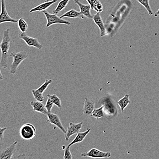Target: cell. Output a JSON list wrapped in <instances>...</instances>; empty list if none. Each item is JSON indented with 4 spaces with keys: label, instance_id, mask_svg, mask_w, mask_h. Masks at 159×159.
<instances>
[{
    "label": "cell",
    "instance_id": "7c38bea8",
    "mask_svg": "<svg viewBox=\"0 0 159 159\" xmlns=\"http://www.w3.org/2000/svg\"><path fill=\"white\" fill-rule=\"evenodd\" d=\"M95 109V102L87 97L85 98L82 113L84 117L91 116L93 110Z\"/></svg>",
    "mask_w": 159,
    "mask_h": 159
},
{
    "label": "cell",
    "instance_id": "277c9868",
    "mask_svg": "<svg viewBox=\"0 0 159 159\" xmlns=\"http://www.w3.org/2000/svg\"><path fill=\"white\" fill-rule=\"evenodd\" d=\"M18 142L15 141L11 145L0 144V159H11L16 151V146Z\"/></svg>",
    "mask_w": 159,
    "mask_h": 159
},
{
    "label": "cell",
    "instance_id": "e0dca14e",
    "mask_svg": "<svg viewBox=\"0 0 159 159\" xmlns=\"http://www.w3.org/2000/svg\"><path fill=\"white\" fill-rule=\"evenodd\" d=\"M61 18L64 17H70L72 18H80L81 19L84 18V16L83 14L80 12H78L75 9H71L69 11L67 12L66 13L63 14L61 17Z\"/></svg>",
    "mask_w": 159,
    "mask_h": 159
},
{
    "label": "cell",
    "instance_id": "9a60e30c",
    "mask_svg": "<svg viewBox=\"0 0 159 159\" xmlns=\"http://www.w3.org/2000/svg\"><path fill=\"white\" fill-rule=\"evenodd\" d=\"M30 104L34 111H36L44 115H47L48 111L45 108V105H44L41 102L37 101H32Z\"/></svg>",
    "mask_w": 159,
    "mask_h": 159
},
{
    "label": "cell",
    "instance_id": "3957f363",
    "mask_svg": "<svg viewBox=\"0 0 159 159\" xmlns=\"http://www.w3.org/2000/svg\"><path fill=\"white\" fill-rule=\"evenodd\" d=\"M19 133L24 140H31L36 136V129L34 125L28 123L24 124L20 128Z\"/></svg>",
    "mask_w": 159,
    "mask_h": 159
},
{
    "label": "cell",
    "instance_id": "7a4b0ae2",
    "mask_svg": "<svg viewBox=\"0 0 159 159\" xmlns=\"http://www.w3.org/2000/svg\"><path fill=\"white\" fill-rule=\"evenodd\" d=\"M29 54L25 50L17 52H11L10 54V57L13 58V62L11 64L10 73L15 74L17 71V68L22 63V62L28 58Z\"/></svg>",
    "mask_w": 159,
    "mask_h": 159
},
{
    "label": "cell",
    "instance_id": "9c48e42d",
    "mask_svg": "<svg viewBox=\"0 0 159 159\" xmlns=\"http://www.w3.org/2000/svg\"><path fill=\"white\" fill-rule=\"evenodd\" d=\"M83 123H78V124H74L73 123H70L69 125L68 126L66 132L65 133V140L67 141L69 140L71 136L76 134L79 132L80 129L82 128Z\"/></svg>",
    "mask_w": 159,
    "mask_h": 159
},
{
    "label": "cell",
    "instance_id": "4fadbf2b",
    "mask_svg": "<svg viewBox=\"0 0 159 159\" xmlns=\"http://www.w3.org/2000/svg\"><path fill=\"white\" fill-rule=\"evenodd\" d=\"M75 3L78 6L80 10V12L83 14L84 17L87 18L93 19V16L91 12V7L90 5H86L82 4L79 0H73Z\"/></svg>",
    "mask_w": 159,
    "mask_h": 159
},
{
    "label": "cell",
    "instance_id": "4316f807",
    "mask_svg": "<svg viewBox=\"0 0 159 159\" xmlns=\"http://www.w3.org/2000/svg\"><path fill=\"white\" fill-rule=\"evenodd\" d=\"M93 10L97 12H100V13L103 12V6L100 1H98L96 3L95 5L94 6Z\"/></svg>",
    "mask_w": 159,
    "mask_h": 159
},
{
    "label": "cell",
    "instance_id": "d4e9b609",
    "mask_svg": "<svg viewBox=\"0 0 159 159\" xmlns=\"http://www.w3.org/2000/svg\"><path fill=\"white\" fill-rule=\"evenodd\" d=\"M52 81H53V80L52 79H46V80H45L44 83L43 84H42L39 88L37 89V90L41 93H43V92L47 90L48 85L52 83Z\"/></svg>",
    "mask_w": 159,
    "mask_h": 159
},
{
    "label": "cell",
    "instance_id": "44dd1931",
    "mask_svg": "<svg viewBox=\"0 0 159 159\" xmlns=\"http://www.w3.org/2000/svg\"><path fill=\"white\" fill-rule=\"evenodd\" d=\"M103 106L98 109H94L91 115V117H95L97 120L102 118L104 116L103 111Z\"/></svg>",
    "mask_w": 159,
    "mask_h": 159
},
{
    "label": "cell",
    "instance_id": "484cf974",
    "mask_svg": "<svg viewBox=\"0 0 159 159\" xmlns=\"http://www.w3.org/2000/svg\"><path fill=\"white\" fill-rule=\"evenodd\" d=\"M70 147L68 145L66 148H65V154H64V159H73L71 152H70Z\"/></svg>",
    "mask_w": 159,
    "mask_h": 159
},
{
    "label": "cell",
    "instance_id": "5b68a950",
    "mask_svg": "<svg viewBox=\"0 0 159 159\" xmlns=\"http://www.w3.org/2000/svg\"><path fill=\"white\" fill-rule=\"evenodd\" d=\"M45 15V17L47 19V23L46 24V28L50 27L51 25L55 24H63L67 25H70V22L67 20H64L61 17H59L57 15L55 14H51L47 11H43L42 12Z\"/></svg>",
    "mask_w": 159,
    "mask_h": 159
},
{
    "label": "cell",
    "instance_id": "52a82bcc",
    "mask_svg": "<svg viewBox=\"0 0 159 159\" xmlns=\"http://www.w3.org/2000/svg\"><path fill=\"white\" fill-rule=\"evenodd\" d=\"M81 156L82 157H88L92 158H108L111 156L110 152H103L97 149L93 148L90 151L85 153H82Z\"/></svg>",
    "mask_w": 159,
    "mask_h": 159
},
{
    "label": "cell",
    "instance_id": "8fae6325",
    "mask_svg": "<svg viewBox=\"0 0 159 159\" xmlns=\"http://www.w3.org/2000/svg\"><path fill=\"white\" fill-rule=\"evenodd\" d=\"M93 20L95 24L98 27L100 30V36L102 37L107 34V31L106 29L103 20L101 16L100 12H97L93 16Z\"/></svg>",
    "mask_w": 159,
    "mask_h": 159
},
{
    "label": "cell",
    "instance_id": "5bb4252c",
    "mask_svg": "<svg viewBox=\"0 0 159 159\" xmlns=\"http://www.w3.org/2000/svg\"><path fill=\"white\" fill-rule=\"evenodd\" d=\"M58 0H52V1H48V2H44L39 5L37 6L32 8L30 11V13H33V12H43V11L46 10L52 5L56 2Z\"/></svg>",
    "mask_w": 159,
    "mask_h": 159
},
{
    "label": "cell",
    "instance_id": "ba28073f",
    "mask_svg": "<svg viewBox=\"0 0 159 159\" xmlns=\"http://www.w3.org/2000/svg\"><path fill=\"white\" fill-rule=\"evenodd\" d=\"M20 39L24 40L28 46L30 47H34L39 50H41L43 46L39 41L37 39L31 37L26 34V33H20L19 35Z\"/></svg>",
    "mask_w": 159,
    "mask_h": 159
},
{
    "label": "cell",
    "instance_id": "2e32d148",
    "mask_svg": "<svg viewBox=\"0 0 159 159\" xmlns=\"http://www.w3.org/2000/svg\"><path fill=\"white\" fill-rule=\"evenodd\" d=\"M91 128H88L87 130L84 132H78L77 133L76 137L74 139L72 140V141L69 144V145L70 146H71L73 144L82 142L85 139V138L88 135V133L91 131Z\"/></svg>",
    "mask_w": 159,
    "mask_h": 159
},
{
    "label": "cell",
    "instance_id": "4dcf8cb0",
    "mask_svg": "<svg viewBox=\"0 0 159 159\" xmlns=\"http://www.w3.org/2000/svg\"><path fill=\"white\" fill-rule=\"evenodd\" d=\"M3 80V77L2 74V72H1V70H0V80Z\"/></svg>",
    "mask_w": 159,
    "mask_h": 159
},
{
    "label": "cell",
    "instance_id": "ac0fdd59",
    "mask_svg": "<svg viewBox=\"0 0 159 159\" xmlns=\"http://www.w3.org/2000/svg\"><path fill=\"white\" fill-rule=\"evenodd\" d=\"M70 1V0H61V2H59L57 7L53 11V14L57 15L61 11L63 10L67 6L69 2Z\"/></svg>",
    "mask_w": 159,
    "mask_h": 159
},
{
    "label": "cell",
    "instance_id": "f1b7e54d",
    "mask_svg": "<svg viewBox=\"0 0 159 159\" xmlns=\"http://www.w3.org/2000/svg\"><path fill=\"white\" fill-rule=\"evenodd\" d=\"M87 1L89 5H90V6H91V10H93L94 6L95 5L96 3L98 1H99V0H87Z\"/></svg>",
    "mask_w": 159,
    "mask_h": 159
},
{
    "label": "cell",
    "instance_id": "d6a6232c",
    "mask_svg": "<svg viewBox=\"0 0 159 159\" xmlns=\"http://www.w3.org/2000/svg\"><path fill=\"white\" fill-rule=\"evenodd\" d=\"M50 0H46V1H45V2H48V1H50Z\"/></svg>",
    "mask_w": 159,
    "mask_h": 159
},
{
    "label": "cell",
    "instance_id": "603a6c76",
    "mask_svg": "<svg viewBox=\"0 0 159 159\" xmlns=\"http://www.w3.org/2000/svg\"><path fill=\"white\" fill-rule=\"evenodd\" d=\"M47 97H49L52 100L55 105L57 106L60 109H62V105L61 99L59 98V97L57 95H56V94H54V95H49L48 94V95H47Z\"/></svg>",
    "mask_w": 159,
    "mask_h": 159
},
{
    "label": "cell",
    "instance_id": "cb8c5ba5",
    "mask_svg": "<svg viewBox=\"0 0 159 159\" xmlns=\"http://www.w3.org/2000/svg\"><path fill=\"white\" fill-rule=\"evenodd\" d=\"M31 92L34 96V98L36 101L41 102L44 101V98L43 93L40 92L37 89L32 90Z\"/></svg>",
    "mask_w": 159,
    "mask_h": 159
},
{
    "label": "cell",
    "instance_id": "8992f818",
    "mask_svg": "<svg viewBox=\"0 0 159 159\" xmlns=\"http://www.w3.org/2000/svg\"><path fill=\"white\" fill-rule=\"evenodd\" d=\"M1 10L0 13V24L6 23H11L16 24L18 20L12 18L9 15L7 10L6 0H1Z\"/></svg>",
    "mask_w": 159,
    "mask_h": 159
},
{
    "label": "cell",
    "instance_id": "7402d4cb",
    "mask_svg": "<svg viewBox=\"0 0 159 159\" xmlns=\"http://www.w3.org/2000/svg\"><path fill=\"white\" fill-rule=\"evenodd\" d=\"M136 1L146 9L149 15L151 16L153 15V12L150 6V0H136Z\"/></svg>",
    "mask_w": 159,
    "mask_h": 159
},
{
    "label": "cell",
    "instance_id": "1f68e13d",
    "mask_svg": "<svg viewBox=\"0 0 159 159\" xmlns=\"http://www.w3.org/2000/svg\"><path fill=\"white\" fill-rule=\"evenodd\" d=\"M159 15V9L155 13V15H154V16L155 17H157Z\"/></svg>",
    "mask_w": 159,
    "mask_h": 159
},
{
    "label": "cell",
    "instance_id": "83f0119b",
    "mask_svg": "<svg viewBox=\"0 0 159 159\" xmlns=\"http://www.w3.org/2000/svg\"><path fill=\"white\" fill-rule=\"evenodd\" d=\"M54 103L52 100L48 97V100H47V102H46V105L45 106L46 110H47L48 113H50L51 112V110H52V108L54 106Z\"/></svg>",
    "mask_w": 159,
    "mask_h": 159
},
{
    "label": "cell",
    "instance_id": "30bf717a",
    "mask_svg": "<svg viewBox=\"0 0 159 159\" xmlns=\"http://www.w3.org/2000/svg\"><path fill=\"white\" fill-rule=\"evenodd\" d=\"M46 115L48 117L47 122L56 126L57 128H59L65 134L66 133V129H65L63 125L62 124L61 119L58 115L51 113V112L47 113Z\"/></svg>",
    "mask_w": 159,
    "mask_h": 159
},
{
    "label": "cell",
    "instance_id": "d6986e66",
    "mask_svg": "<svg viewBox=\"0 0 159 159\" xmlns=\"http://www.w3.org/2000/svg\"><path fill=\"white\" fill-rule=\"evenodd\" d=\"M130 103V101L129 99V95L126 94L124 97L118 102V104L121 108V112H124V109Z\"/></svg>",
    "mask_w": 159,
    "mask_h": 159
},
{
    "label": "cell",
    "instance_id": "ffe728a7",
    "mask_svg": "<svg viewBox=\"0 0 159 159\" xmlns=\"http://www.w3.org/2000/svg\"><path fill=\"white\" fill-rule=\"evenodd\" d=\"M17 25L21 33H26L28 30V25L24 18H20L18 20Z\"/></svg>",
    "mask_w": 159,
    "mask_h": 159
},
{
    "label": "cell",
    "instance_id": "f546056e",
    "mask_svg": "<svg viewBox=\"0 0 159 159\" xmlns=\"http://www.w3.org/2000/svg\"><path fill=\"white\" fill-rule=\"evenodd\" d=\"M7 129V128H1L0 127V140H2L4 138V132Z\"/></svg>",
    "mask_w": 159,
    "mask_h": 159
},
{
    "label": "cell",
    "instance_id": "6da1fadb",
    "mask_svg": "<svg viewBox=\"0 0 159 159\" xmlns=\"http://www.w3.org/2000/svg\"><path fill=\"white\" fill-rule=\"evenodd\" d=\"M11 42L12 39L11 36L10 30L6 29L3 32L2 38L0 43L1 52L0 65L4 69L7 68L8 67V58L10 55L9 51Z\"/></svg>",
    "mask_w": 159,
    "mask_h": 159
}]
</instances>
